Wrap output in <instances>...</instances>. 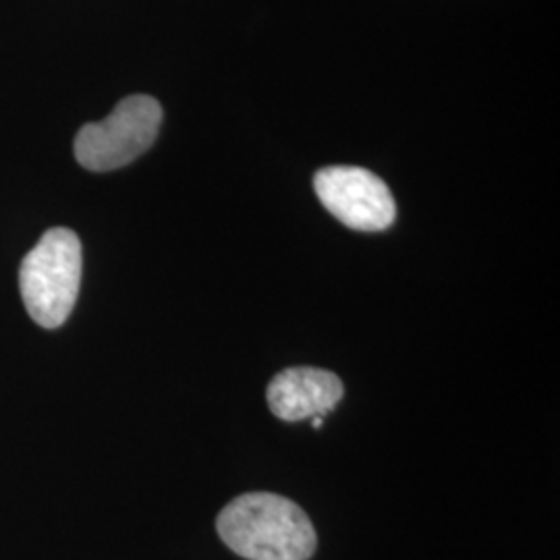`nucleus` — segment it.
<instances>
[{"mask_svg":"<svg viewBox=\"0 0 560 560\" xmlns=\"http://www.w3.org/2000/svg\"><path fill=\"white\" fill-rule=\"evenodd\" d=\"M217 529L222 541L247 560H307L318 546L310 517L295 502L270 492L229 502Z\"/></svg>","mask_w":560,"mask_h":560,"instance_id":"nucleus-1","label":"nucleus"},{"mask_svg":"<svg viewBox=\"0 0 560 560\" xmlns=\"http://www.w3.org/2000/svg\"><path fill=\"white\" fill-rule=\"evenodd\" d=\"M161 122L159 101L141 94L127 96L106 119L81 127L75 138V159L94 173L127 166L154 143Z\"/></svg>","mask_w":560,"mask_h":560,"instance_id":"nucleus-3","label":"nucleus"},{"mask_svg":"<svg viewBox=\"0 0 560 560\" xmlns=\"http://www.w3.org/2000/svg\"><path fill=\"white\" fill-rule=\"evenodd\" d=\"M312 425L314 428H322L324 425V418H312Z\"/></svg>","mask_w":560,"mask_h":560,"instance_id":"nucleus-6","label":"nucleus"},{"mask_svg":"<svg viewBox=\"0 0 560 560\" xmlns=\"http://www.w3.org/2000/svg\"><path fill=\"white\" fill-rule=\"evenodd\" d=\"M268 407L284 421L324 418L342 399L337 374L318 368H289L268 384Z\"/></svg>","mask_w":560,"mask_h":560,"instance_id":"nucleus-5","label":"nucleus"},{"mask_svg":"<svg viewBox=\"0 0 560 560\" xmlns=\"http://www.w3.org/2000/svg\"><path fill=\"white\" fill-rule=\"evenodd\" d=\"M314 189L322 206L353 231L378 233L397 217L388 185L360 166H326L316 173Z\"/></svg>","mask_w":560,"mask_h":560,"instance_id":"nucleus-4","label":"nucleus"},{"mask_svg":"<svg viewBox=\"0 0 560 560\" xmlns=\"http://www.w3.org/2000/svg\"><path fill=\"white\" fill-rule=\"evenodd\" d=\"M81 241L71 229H50L23 258L21 298L30 318L42 328H59L71 316L80 295Z\"/></svg>","mask_w":560,"mask_h":560,"instance_id":"nucleus-2","label":"nucleus"}]
</instances>
